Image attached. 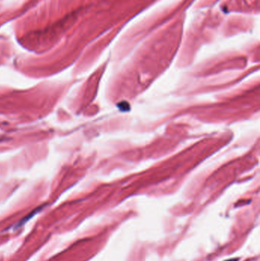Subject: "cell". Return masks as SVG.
Masks as SVG:
<instances>
[{"mask_svg": "<svg viewBox=\"0 0 260 261\" xmlns=\"http://www.w3.org/2000/svg\"><path fill=\"white\" fill-rule=\"evenodd\" d=\"M226 261H237V259H227V260Z\"/></svg>", "mask_w": 260, "mask_h": 261, "instance_id": "obj_1", "label": "cell"}]
</instances>
